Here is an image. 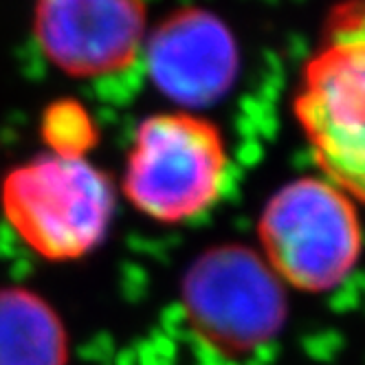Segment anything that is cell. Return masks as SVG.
<instances>
[{
  "label": "cell",
  "instance_id": "9",
  "mask_svg": "<svg viewBox=\"0 0 365 365\" xmlns=\"http://www.w3.org/2000/svg\"><path fill=\"white\" fill-rule=\"evenodd\" d=\"M93 119L73 101L58 103L44 115L42 121V135L56 154L84 156L93 143Z\"/></svg>",
  "mask_w": 365,
  "mask_h": 365
},
{
  "label": "cell",
  "instance_id": "2",
  "mask_svg": "<svg viewBox=\"0 0 365 365\" xmlns=\"http://www.w3.org/2000/svg\"><path fill=\"white\" fill-rule=\"evenodd\" d=\"M267 264L297 291L326 293L344 284L363 251L354 200L324 176L282 185L257 222Z\"/></svg>",
  "mask_w": 365,
  "mask_h": 365
},
{
  "label": "cell",
  "instance_id": "8",
  "mask_svg": "<svg viewBox=\"0 0 365 365\" xmlns=\"http://www.w3.org/2000/svg\"><path fill=\"white\" fill-rule=\"evenodd\" d=\"M58 312L29 289H0V365H66Z\"/></svg>",
  "mask_w": 365,
  "mask_h": 365
},
{
  "label": "cell",
  "instance_id": "6",
  "mask_svg": "<svg viewBox=\"0 0 365 365\" xmlns=\"http://www.w3.org/2000/svg\"><path fill=\"white\" fill-rule=\"evenodd\" d=\"M34 34L44 58L71 77L121 73L145 44V0H36Z\"/></svg>",
  "mask_w": 365,
  "mask_h": 365
},
{
  "label": "cell",
  "instance_id": "7",
  "mask_svg": "<svg viewBox=\"0 0 365 365\" xmlns=\"http://www.w3.org/2000/svg\"><path fill=\"white\" fill-rule=\"evenodd\" d=\"M143 48L154 86L185 108L218 101L238 75L233 34L220 18L200 7L170 14Z\"/></svg>",
  "mask_w": 365,
  "mask_h": 365
},
{
  "label": "cell",
  "instance_id": "3",
  "mask_svg": "<svg viewBox=\"0 0 365 365\" xmlns=\"http://www.w3.org/2000/svg\"><path fill=\"white\" fill-rule=\"evenodd\" d=\"M3 212L18 236L48 259H77L108 233L115 190L84 156L42 154L3 180Z\"/></svg>",
  "mask_w": 365,
  "mask_h": 365
},
{
  "label": "cell",
  "instance_id": "1",
  "mask_svg": "<svg viewBox=\"0 0 365 365\" xmlns=\"http://www.w3.org/2000/svg\"><path fill=\"white\" fill-rule=\"evenodd\" d=\"M293 113L324 178L365 205V0L328 14Z\"/></svg>",
  "mask_w": 365,
  "mask_h": 365
},
{
  "label": "cell",
  "instance_id": "5",
  "mask_svg": "<svg viewBox=\"0 0 365 365\" xmlns=\"http://www.w3.org/2000/svg\"><path fill=\"white\" fill-rule=\"evenodd\" d=\"M180 299L200 341L227 356L269 346L289 312L282 279L245 245L200 253L182 275Z\"/></svg>",
  "mask_w": 365,
  "mask_h": 365
},
{
  "label": "cell",
  "instance_id": "4",
  "mask_svg": "<svg viewBox=\"0 0 365 365\" xmlns=\"http://www.w3.org/2000/svg\"><path fill=\"white\" fill-rule=\"evenodd\" d=\"M229 154L220 130L194 113L148 117L135 135L123 194L159 222H187L220 198Z\"/></svg>",
  "mask_w": 365,
  "mask_h": 365
}]
</instances>
